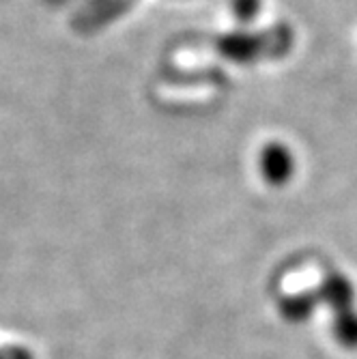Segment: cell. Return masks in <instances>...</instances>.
<instances>
[{"mask_svg": "<svg viewBox=\"0 0 357 359\" xmlns=\"http://www.w3.org/2000/svg\"><path fill=\"white\" fill-rule=\"evenodd\" d=\"M0 359H35L26 346L9 344V346H0Z\"/></svg>", "mask_w": 357, "mask_h": 359, "instance_id": "8", "label": "cell"}, {"mask_svg": "<svg viewBox=\"0 0 357 359\" xmlns=\"http://www.w3.org/2000/svg\"><path fill=\"white\" fill-rule=\"evenodd\" d=\"M263 0H231L233 15L239 24H252L261 11Z\"/></svg>", "mask_w": 357, "mask_h": 359, "instance_id": "7", "label": "cell"}, {"mask_svg": "<svg viewBox=\"0 0 357 359\" xmlns=\"http://www.w3.org/2000/svg\"><path fill=\"white\" fill-rule=\"evenodd\" d=\"M295 46V32L288 24H274L263 30H235L215 37L213 50L231 62L256 65L280 60Z\"/></svg>", "mask_w": 357, "mask_h": 359, "instance_id": "1", "label": "cell"}, {"mask_svg": "<svg viewBox=\"0 0 357 359\" xmlns=\"http://www.w3.org/2000/svg\"><path fill=\"white\" fill-rule=\"evenodd\" d=\"M258 168H261L263 179L269 185H284L295 175V157L290 149L282 142H269L261 149L258 155Z\"/></svg>", "mask_w": 357, "mask_h": 359, "instance_id": "3", "label": "cell"}, {"mask_svg": "<svg viewBox=\"0 0 357 359\" xmlns=\"http://www.w3.org/2000/svg\"><path fill=\"white\" fill-rule=\"evenodd\" d=\"M318 308V295L316 290L308 292H297V295H290L280 302V314L290 320V323H302L310 318V314Z\"/></svg>", "mask_w": 357, "mask_h": 359, "instance_id": "5", "label": "cell"}, {"mask_svg": "<svg viewBox=\"0 0 357 359\" xmlns=\"http://www.w3.org/2000/svg\"><path fill=\"white\" fill-rule=\"evenodd\" d=\"M332 332H334L338 344H342L344 348H357V312H355V308L336 314Z\"/></svg>", "mask_w": 357, "mask_h": 359, "instance_id": "6", "label": "cell"}, {"mask_svg": "<svg viewBox=\"0 0 357 359\" xmlns=\"http://www.w3.org/2000/svg\"><path fill=\"white\" fill-rule=\"evenodd\" d=\"M134 5L136 0H86L80 9H76L72 28L80 35H95L121 20Z\"/></svg>", "mask_w": 357, "mask_h": 359, "instance_id": "2", "label": "cell"}, {"mask_svg": "<svg viewBox=\"0 0 357 359\" xmlns=\"http://www.w3.org/2000/svg\"><path fill=\"white\" fill-rule=\"evenodd\" d=\"M316 295H318V304L332 308L334 314H338L344 310H353L355 286L346 276L334 271L321 282V286L316 288Z\"/></svg>", "mask_w": 357, "mask_h": 359, "instance_id": "4", "label": "cell"}]
</instances>
